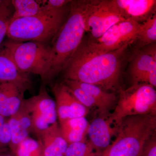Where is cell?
Returning <instances> with one entry per match:
<instances>
[{
  "mask_svg": "<svg viewBox=\"0 0 156 156\" xmlns=\"http://www.w3.org/2000/svg\"><path fill=\"white\" fill-rule=\"evenodd\" d=\"M14 61L21 72L40 76L46 83L50 63L51 46L36 41L19 42L9 39L0 48Z\"/></svg>",
  "mask_w": 156,
  "mask_h": 156,
  "instance_id": "5",
  "label": "cell"
},
{
  "mask_svg": "<svg viewBox=\"0 0 156 156\" xmlns=\"http://www.w3.org/2000/svg\"><path fill=\"white\" fill-rule=\"evenodd\" d=\"M23 105L30 116L32 133L38 137L57 122L56 102L44 87H42L38 95L24 99Z\"/></svg>",
  "mask_w": 156,
  "mask_h": 156,
  "instance_id": "9",
  "label": "cell"
},
{
  "mask_svg": "<svg viewBox=\"0 0 156 156\" xmlns=\"http://www.w3.org/2000/svg\"><path fill=\"white\" fill-rule=\"evenodd\" d=\"M129 44L105 53L90 50L82 41L64 70L65 80L115 91L119 83L122 57Z\"/></svg>",
  "mask_w": 156,
  "mask_h": 156,
  "instance_id": "1",
  "label": "cell"
},
{
  "mask_svg": "<svg viewBox=\"0 0 156 156\" xmlns=\"http://www.w3.org/2000/svg\"><path fill=\"white\" fill-rule=\"evenodd\" d=\"M14 154L16 156H44L41 140H36L30 136L19 144Z\"/></svg>",
  "mask_w": 156,
  "mask_h": 156,
  "instance_id": "22",
  "label": "cell"
},
{
  "mask_svg": "<svg viewBox=\"0 0 156 156\" xmlns=\"http://www.w3.org/2000/svg\"><path fill=\"white\" fill-rule=\"evenodd\" d=\"M141 23L128 20L116 23L98 38L86 43L90 50L105 53L131 45L136 40Z\"/></svg>",
  "mask_w": 156,
  "mask_h": 156,
  "instance_id": "8",
  "label": "cell"
},
{
  "mask_svg": "<svg viewBox=\"0 0 156 156\" xmlns=\"http://www.w3.org/2000/svg\"><path fill=\"white\" fill-rule=\"evenodd\" d=\"M126 20L142 23L156 14L155 0H113Z\"/></svg>",
  "mask_w": 156,
  "mask_h": 156,
  "instance_id": "12",
  "label": "cell"
},
{
  "mask_svg": "<svg viewBox=\"0 0 156 156\" xmlns=\"http://www.w3.org/2000/svg\"><path fill=\"white\" fill-rule=\"evenodd\" d=\"M70 4L58 10L44 9L35 16L11 20L7 37L17 41L50 43L51 45L67 18Z\"/></svg>",
  "mask_w": 156,
  "mask_h": 156,
  "instance_id": "3",
  "label": "cell"
},
{
  "mask_svg": "<svg viewBox=\"0 0 156 156\" xmlns=\"http://www.w3.org/2000/svg\"><path fill=\"white\" fill-rule=\"evenodd\" d=\"M64 156H101L96 152L89 141L70 144Z\"/></svg>",
  "mask_w": 156,
  "mask_h": 156,
  "instance_id": "24",
  "label": "cell"
},
{
  "mask_svg": "<svg viewBox=\"0 0 156 156\" xmlns=\"http://www.w3.org/2000/svg\"><path fill=\"white\" fill-rule=\"evenodd\" d=\"M73 81L77 86L88 92L93 98L96 104L99 117L108 119L110 115V111L114 107L116 103L117 98L115 93L105 91L92 84Z\"/></svg>",
  "mask_w": 156,
  "mask_h": 156,
  "instance_id": "15",
  "label": "cell"
},
{
  "mask_svg": "<svg viewBox=\"0 0 156 156\" xmlns=\"http://www.w3.org/2000/svg\"><path fill=\"white\" fill-rule=\"evenodd\" d=\"M108 119L99 117L89 124L87 134L89 142L96 152L101 155L110 145L112 136L116 134L118 126H112Z\"/></svg>",
  "mask_w": 156,
  "mask_h": 156,
  "instance_id": "13",
  "label": "cell"
},
{
  "mask_svg": "<svg viewBox=\"0 0 156 156\" xmlns=\"http://www.w3.org/2000/svg\"><path fill=\"white\" fill-rule=\"evenodd\" d=\"M156 130L155 115L126 117L118 126L115 139L101 156H140L146 143Z\"/></svg>",
  "mask_w": 156,
  "mask_h": 156,
  "instance_id": "4",
  "label": "cell"
},
{
  "mask_svg": "<svg viewBox=\"0 0 156 156\" xmlns=\"http://www.w3.org/2000/svg\"><path fill=\"white\" fill-rule=\"evenodd\" d=\"M140 156H156V133L146 143Z\"/></svg>",
  "mask_w": 156,
  "mask_h": 156,
  "instance_id": "26",
  "label": "cell"
},
{
  "mask_svg": "<svg viewBox=\"0 0 156 156\" xmlns=\"http://www.w3.org/2000/svg\"><path fill=\"white\" fill-rule=\"evenodd\" d=\"M14 9L12 0H1L0 2V48L4 39L7 36V32Z\"/></svg>",
  "mask_w": 156,
  "mask_h": 156,
  "instance_id": "23",
  "label": "cell"
},
{
  "mask_svg": "<svg viewBox=\"0 0 156 156\" xmlns=\"http://www.w3.org/2000/svg\"><path fill=\"white\" fill-rule=\"evenodd\" d=\"M0 156H16L15 154L9 147H8L0 150Z\"/></svg>",
  "mask_w": 156,
  "mask_h": 156,
  "instance_id": "28",
  "label": "cell"
},
{
  "mask_svg": "<svg viewBox=\"0 0 156 156\" xmlns=\"http://www.w3.org/2000/svg\"><path fill=\"white\" fill-rule=\"evenodd\" d=\"M1 0H0V2H1Z\"/></svg>",
  "mask_w": 156,
  "mask_h": 156,
  "instance_id": "29",
  "label": "cell"
},
{
  "mask_svg": "<svg viewBox=\"0 0 156 156\" xmlns=\"http://www.w3.org/2000/svg\"><path fill=\"white\" fill-rule=\"evenodd\" d=\"M11 134L8 119L0 115V150L9 147Z\"/></svg>",
  "mask_w": 156,
  "mask_h": 156,
  "instance_id": "25",
  "label": "cell"
},
{
  "mask_svg": "<svg viewBox=\"0 0 156 156\" xmlns=\"http://www.w3.org/2000/svg\"><path fill=\"white\" fill-rule=\"evenodd\" d=\"M126 20L113 0L92 1L85 20V31L89 40L98 38L112 26Z\"/></svg>",
  "mask_w": 156,
  "mask_h": 156,
  "instance_id": "7",
  "label": "cell"
},
{
  "mask_svg": "<svg viewBox=\"0 0 156 156\" xmlns=\"http://www.w3.org/2000/svg\"><path fill=\"white\" fill-rule=\"evenodd\" d=\"M27 90L25 87L16 83L0 81V115L10 118L17 112Z\"/></svg>",
  "mask_w": 156,
  "mask_h": 156,
  "instance_id": "11",
  "label": "cell"
},
{
  "mask_svg": "<svg viewBox=\"0 0 156 156\" xmlns=\"http://www.w3.org/2000/svg\"><path fill=\"white\" fill-rule=\"evenodd\" d=\"M92 1H72L69 13L51 45L50 68L46 83L64 70L83 41L85 20Z\"/></svg>",
  "mask_w": 156,
  "mask_h": 156,
  "instance_id": "2",
  "label": "cell"
},
{
  "mask_svg": "<svg viewBox=\"0 0 156 156\" xmlns=\"http://www.w3.org/2000/svg\"><path fill=\"white\" fill-rule=\"evenodd\" d=\"M146 115H156V90L149 84L139 83L120 89L114 110L108 119L118 126L126 117Z\"/></svg>",
  "mask_w": 156,
  "mask_h": 156,
  "instance_id": "6",
  "label": "cell"
},
{
  "mask_svg": "<svg viewBox=\"0 0 156 156\" xmlns=\"http://www.w3.org/2000/svg\"><path fill=\"white\" fill-rule=\"evenodd\" d=\"M12 0L14 11L11 20L32 17L43 11V1Z\"/></svg>",
  "mask_w": 156,
  "mask_h": 156,
  "instance_id": "20",
  "label": "cell"
},
{
  "mask_svg": "<svg viewBox=\"0 0 156 156\" xmlns=\"http://www.w3.org/2000/svg\"><path fill=\"white\" fill-rule=\"evenodd\" d=\"M156 67V58L144 49L137 50L134 53L129 67L132 85L144 83L148 73Z\"/></svg>",
  "mask_w": 156,
  "mask_h": 156,
  "instance_id": "17",
  "label": "cell"
},
{
  "mask_svg": "<svg viewBox=\"0 0 156 156\" xmlns=\"http://www.w3.org/2000/svg\"><path fill=\"white\" fill-rule=\"evenodd\" d=\"M43 1V8L46 10H58L69 5L70 0H48Z\"/></svg>",
  "mask_w": 156,
  "mask_h": 156,
  "instance_id": "27",
  "label": "cell"
},
{
  "mask_svg": "<svg viewBox=\"0 0 156 156\" xmlns=\"http://www.w3.org/2000/svg\"><path fill=\"white\" fill-rule=\"evenodd\" d=\"M59 123L62 135L68 144L86 141L89 124L86 117L69 119Z\"/></svg>",
  "mask_w": 156,
  "mask_h": 156,
  "instance_id": "19",
  "label": "cell"
},
{
  "mask_svg": "<svg viewBox=\"0 0 156 156\" xmlns=\"http://www.w3.org/2000/svg\"><path fill=\"white\" fill-rule=\"evenodd\" d=\"M8 122L11 134L9 148L14 153L19 144L32 133L30 116L23 103L17 112L9 118Z\"/></svg>",
  "mask_w": 156,
  "mask_h": 156,
  "instance_id": "14",
  "label": "cell"
},
{
  "mask_svg": "<svg viewBox=\"0 0 156 156\" xmlns=\"http://www.w3.org/2000/svg\"><path fill=\"white\" fill-rule=\"evenodd\" d=\"M55 99L59 122L69 119L86 117L89 109L74 97L62 83L55 84L52 88Z\"/></svg>",
  "mask_w": 156,
  "mask_h": 156,
  "instance_id": "10",
  "label": "cell"
},
{
  "mask_svg": "<svg viewBox=\"0 0 156 156\" xmlns=\"http://www.w3.org/2000/svg\"><path fill=\"white\" fill-rule=\"evenodd\" d=\"M136 41L140 48L155 43L156 41V14H154L141 23Z\"/></svg>",
  "mask_w": 156,
  "mask_h": 156,
  "instance_id": "21",
  "label": "cell"
},
{
  "mask_svg": "<svg viewBox=\"0 0 156 156\" xmlns=\"http://www.w3.org/2000/svg\"><path fill=\"white\" fill-rule=\"evenodd\" d=\"M39 139L44 148V156H65L69 144L62 135L58 123L44 131Z\"/></svg>",
  "mask_w": 156,
  "mask_h": 156,
  "instance_id": "16",
  "label": "cell"
},
{
  "mask_svg": "<svg viewBox=\"0 0 156 156\" xmlns=\"http://www.w3.org/2000/svg\"><path fill=\"white\" fill-rule=\"evenodd\" d=\"M29 74L21 72L10 56L0 48V81L16 83L29 90L32 85Z\"/></svg>",
  "mask_w": 156,
  "mask_h": 156,
  "instance_id": "18",
  "label": "cell"
}]
</instances>
